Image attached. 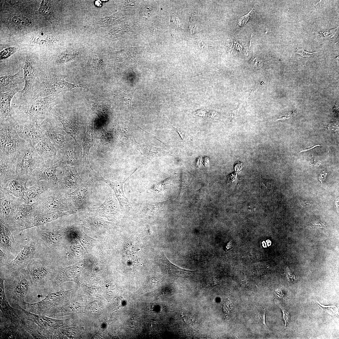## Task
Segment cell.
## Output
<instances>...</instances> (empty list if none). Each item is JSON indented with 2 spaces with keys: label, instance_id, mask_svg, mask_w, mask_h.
I'll use <instances>...</instances> for the list:
<instances>
[{
  "label": "cell",
  "instance_id": "cell-40",
  "mask_svg": "<svg viewBox=\"0 0 339 339\" xmlns=\"http://www.w3.org/2000/svg\"><path fill=\"white\" fill-rule=\"evenodd\" d=\"M76 232L80 242L86 250L91 248L95 243V241L97 240L88 236L82 230L77 229Z\"/></svg>",
  "mask_w": 339,
  "mask_h": 339
},
{
  "label": "cell",
  "instance_id": "cell-54",
  "mask_svg": "<svg viewBox=\"0 0 339 339\" xmlns=\"http://www.w3.org/2000/svg\"><path fill=\"white\" fill-rule=\"evenodd\" d=\"M312 228H323L326 225L321 222H311L309 223V225Z\"/></svg>",
  "mask_w": 339,
  "mask_h": 339
},
{
  "label": "cell",
  "instance_id": "cell-9",
  "mask_svg": "<svg viewBox=\"0 0 339 339\" xmlns=\"http://www.w3.org/2000/svg\"><path fill=\"white\" fill-rule=\"evenodd\" d=\"M66 293L62 291L50 292L41 300L34 303L24 302L25 309L34 314L43 315L60 302L65 297Z\"/></svg>",
  "mask_w": 339,
  "mask_h": 339
},
{
  "label": "cell",
  "instance_id": "cell-15",
  "mask_svg": "<svg viewBox=\"0 0 339 339\" xmlns=\"http://www.w3.org/2000/svg\"><path fill=\"white\" fill-rule=\"evenodd\" d=\"M65 165L57 157L52 159L44 161L36 178L37 182L40 180L48 182L53 186L57 185L58 178L56 175L57 168H61Z\"/></svg>",
  "mask_w": 339,
  "mask_h": 339
},
{
  "label": "cell",
  "instance_id": "cell-62",
  "mask_svg": "<svg viewBox=\"0 0 339 339\" xmlns=\"http://www.w3.org/2000/svg\"><path fill=\"white\" fill-rule=\"evenodd\" d=\"M289 116V115H288L287 116H283L281 118H279L277 119V120H282V119H284L289 118H290V117Z\"/></svg>",
  "mask_w": 339,
  "mask_h": 339
},
{
  "label": "cell",
  "instance_id": "cell-55",
  "mask_svg": "<svg viewBox=\"0 0 339 339\" xmlns=\"http://www.w3.org/2000/svg\"><path fill=\"white\" fill-rule=\"evenodd\" d=\"M171 22L174 24V25L177 27L180 26V23L179 18L176 15H173L172 17Z\"/></svg>",
  "mask_w": 339,
  "mask_h": 339
},
{
  "label": "cell",
  "instance_id": "cell-33",
  "mask_svg": "<svg viewBox=\"0 0 339 339\" xmlns=\"http://www.w3.org/2000/svg\"><path fill=\"white\" fill-rule=\"evenodd\" d=\"M42 229L41 233L44 238L49 244H56L61 240L62 236L65 233L66 228L65 227L44 228L39 227Z\"/></svg>",
  "mask_w": 339,
  "mask_h": 339
},
{
  "label": "cell",
  "instance_id": "cell-16",
  "mask_svg": "<svg viewBox=\"0 0 339 339\" xmlns=\"http://www.w3.org/2000/svg\"><path fill=\"white\" fill-rule=\"evenodd\" d=\"M88 211L99 216L108 218H114L120 213L118 202L114 195L109 196L99 207H91Z\"/></svg>",
  "mask_w": 339,
  "mask_h": 339
},
{
  "label": "cell",
  "instance_id": "cell-51",
  "mask_svg": "<svg viewBox=\"0 0 339 339\" xmlns=\"http://www.w3.org/2000/svg\"><path fill=\"white\" fill-rule=\"evenodd\" d=\"M17 49H6L0 53V59L7 58L14 53Z\"/></svg>",
  "mask_w": 339,
  "mask_h": 339
},
{
  "label": "cell",
  "instance_id": "cell-49",
  "mask_svg": "<svg viewBox=\"0 0 339 339\" xmlns=\"http://www.w3.org/2000/svg\"><path fill=\"white\" fill-rule=\"evenodd\" d=\"M282 309L283 314V317L285 321L284 328L287 326L288 325L290 322L291 319V316L290 313L285 309L282 308H280Z\"/></svg>",
  "mask_w": 339,
  "mask_h": 339
},
{
  "label": "cell",
  "instance_id": "cell-61",
  "mask_svg": "<svg viewBox=\"0 0 339 339\" xmlns=\"http://www.w3.org/2000/svg\"><path fill=\"white\" fill-rule=\"evenodd\" d=\"M95 4L97 6H101V2L100 0H97L95 2Z\"/></svg>",
  "mask_w": 339,
  "mask_h": 339
},
{
  "label": "cell",
  "instance_id": "cell-48",
  "mask_svg": "<svg viewBox=\"0 0 339 339\" xmlns=\"http://www.w3.org/2000/svg\"><path fill=\"white\" fill-rule=\"evenodd\" d=\"M253 12V9L251 10L248 13L239 19L238 22L239 26L241 27L246 24L248 20Z\"/></svg>",
  "mask_w": 339,
  "mask_h": 339
},
{
  "label": "cell",
  "instance_id": "cell-11",
  "mask_svg": "<svg viewBox=\"0 0 339 339\" xmlns=\"http://www.w3.org/2000/svg\"><path fill=\"white\" fill-rule=\"evenodd\" d=\"M14 121L15 128L19 136L34 147L46 135L36 122L19 123Z\"/></svg>",
  "mask_w": 339,
  "mask_h": 339
},
{
  "label": "cell",
  "instance_id": "cell-20",
  "mask_svg": "<svg viewBox=\"0 0 339 339\" xmlns=\"http://www.w3.org/2000/svg\"><path fill=\"white\" fill-rule=\"evenodd\" d=\"M17 159L0 157V189L7 182L17 176L16 167Z\"/></svg>",
  "mask_w": 339,
  "mask_h": 339
},
{
  "label": "cell",
  "instance_id": "cell-47",
  "mask_svg": "<svg viewBox=\"0 0 339 339\" xmlns=\"http://www.w3.org/2000/svg\"><path fill=\"white\" fill-rule=\"evenodd\" d=\"M70 249L72 255L77 257L82 256L84 251L83 248L80 245L71 246Z\"/></svg>",
  "mask_w": 339,
  "mask_h": 339
},
{
  "label": "cell",
  "instance_id": "cell-22",
  "mask_svg": "<svg viewBox=\"0 0 339 339\" xmlns=\"http://www.w3.org/2000/svg\"><path fill=\"white\" fill-rule=\"evenodd\" d=\"M34 147L44 161L54 159L57 157V150L47 135L43 137Z\"/></svg>",
  "mask_w": 339,
  "mask_h": 339
},
{
  "label": "cell",
  "instance_id": "cell-25",
  "mask_svg": "<svg viewBox=\"0 0 339 339\" xmlns=\"http://www.w3.org/2000/svg\"><path fill=\"white\" fill-rule=\"evenodd\" d=\"M27 182L16 177L9 180L4 186L0 189L4 191L10 195L17 198L23 199L24 194L27 189Z\"/></svg>",
  "mask_w": 339,
  "mask_h": 339
},
{
  "label": "cell",
  "instance_id": "cell-5",
  "mask_svg": "<svg viewBox=\"0 0 339 339\" xmlns=\"http://www.w3.org/2000/svg\"><path fill=\"white\" fill-rule=\"evenodd\" d=\"M1 14V22L13 35L27 33L41 28L44 20L33 12H3Z\"/></svg>",
  "mask_w": 339,
  "mask_h": 339
},
{
  "label": "cell",
  "instance_id": "cell-50",
  "mask_svg": "<svg viewBox=\"0 0 339 339\" xmlns=\"http://www.w3.org/2000/svg\"><path fill=\"white\" fill-rule=\"evenodd\" d=\"M297 51L296 52L294 53L296 54H299L302 56L303 57H310L312 56L315 55V54L317 53L318 52H316L313 53L309 52L307 51H305L304 50L303 48L299 49L298 48H297Z\"/></svg>",
  "mask_w": 339,
  "mask_h": 339
},
{
  "label": "cell",
  "instance_id": "cell-53",
  "mask_svg": "<svg viewBox=\"0 0 339 339\" xmlns=\"http://www.w3.org/2000/svg\"><path fill=\"white\" fill-rule=\"evenodd\" d=\"M266 313V310L265 309H263L262 310V311L260 312V313H259L258 316L259 318L260 319L261 321V322L262 323V325L268 328L265 321V315Z\"/></svg>",
  "mask_w": 339,
  "mask_h": 339
},
{
  "label": "cell",
  "instance_id": "cell-35",
  "mask_svg": "<svg viewBox=\"0 0 339 339\" xmlns=\"http://www.w3.org/2000/svg\"><path fill=\"white\" fill-rule=\"evenodd\" d=\"M23 247V249L10 263L12 267H15L26 263L34 254L35 246L32 242H30Z\"/></svg>",
  "mask_w": 339,
  "mask_h": 339
},
{
  "label": "cell",
  "instance_id": "cell-13",
  "mask_svg": "<svg viewBox=\"0 0 339 339\" xmlns=\"http://www.w3.org/2000/svg\"><path fill=\"white\" fill-rule=\"evenodd\" d=\"M80 147L78 143L71 139L62 148L58 149L57 158L65 165L76 166L80 161Z\"/></svg>",
  "mask_w": 339,
  "mask_h": 339
},
{
  "label": "cell",
  "instance_id": "cell-46",
  "mask_svg": "<svg viewBox=\"0 0 339 339\" xmlns=\"http://www.w3.org/2000/svg\"><path fill=\"white\" fill-rule=\"evenodd\" d=\"M0 236L1 246L8 249H10V241L11 239L9 237L1 231H0Z\"/></svg>",
  "mask_w": 339,
  "mask_h": 339
},
{
  "label": "cell",
  "instance_id": "cell-45",
  "mask_svg": "<svg viewBox=\"0 0 339 339\" xmlns=\"http://www.w3.org/2000/svg\"><path fill=\"white\" fill-rule=\"evenodd\" d=\"M90 106L94 114H96L101 118L105 116V110L101 104L98 103H92Z\"/></svg>",
  "mask_w": 339,
  "mask_h": 339
},
{
  "label": "cell",
  "instance_id": "cell-39",
  "mask_svg": "<svg viewBox=\"0 0 339 339\" xmlns=\"http://www.w3.org/2000/svg\"><path fill=\"white\" fill-rule=\"evenodd\" d=\"M134 91H124L119 94L117 99L120 106L128 110L131 107L132 100Z\"/></svg>",
  "mask_w": 339,
  "mask_h": 339
},
{
  "label": "cell",
  "instance_id": "cell-37",
  "mask_svg": "<svg viewBox=\"0 0 339 339\" xmlns=\"http://www.w3.org/2000/svg\"><path fill=\"white\" fill-rule=\"evenodd\" d=\"M29 288V284L28 281L26 279L20 277L13 289L14 296L19 300H23L27 293Z\"/></svg>",
  "mask_w": 339,
  "mask_h": 339
},
{
  "label": "cell",
  "instance_id": "cell-38",
  "mask_svg": "<svg viewBox=\"0 0 339 339\" xmlns=\"http://www.w3.org/2000/svg\"><path fill=\"white\" fill-rule=\"evenodd\" d=\"M168 202L146 203L143 206L142 212L147 215H153L166 209L168 205Z\"/></svg>",
  "mask_w": 339,
  "mask_h": 339
},
{
  "label": "cell",
  "instance_id": "cell-28",
  "mask_svg": "<svg viewBox=\"0 0 339 339\" xmlns=\"http://www.w3.org/2000/svg\"><path fill=\"white\" fill-rule=\"evenodd\" d=\"M83 211L80 213L81 220L84 226L89 228L95 230L105 229L110 223L94 213Z\"/></svg>",
  "mask_w": 339,
  "mask_h": 339
},
{
  "label": "cell",
  "instance_id": "cell-34",
  "mask_svg": "<svg viewBox=\"0 0 339 339\" xmlns=\"http://www.w3.org/2000/svg\"><path fill=\"white\" fill-rule=\"evenodd\" d=\"M59 41V38L49 33H40L35 35L30 39V43L34 45L47 46L52 45Z\"/></svg>",
  "mask_w": 339,
  "mask_h": 339
},
{
  "label": "cell",
  "instance_id": "cell-43",
  "mask_svg": "<svg viewBox=\"0 0 339 339\" xmlns=\"http://www.w3.org/2000/svg\"><path fill=\"white\" fill-rule=\"evenodd\" d=\"M48 273L46 268L40 266L35 269L33 270L32 275L35 280L39 281L46 277Z\"/></svg>",
  "mask_w": 339,
  "mask_h": 339
},
{
  "label": "cell",
  "instance_id": "cell-4",
  "mask_svg": "<svg viewBox=\"0 0 339 339\" xmlns=\"http://www.w3.org/2000/svg\"><path fill=\"white\" fill-rule=\"evenodd\" d=\"M44 163L34 148L28 143L19 156L16 173L18 177L33 186L36 183L38 173Z\"/></svg>",
  "mask_w": 339,
  "mask_h": 339
},
{
  "label": "cell",
  "instance_id": "cell-12",
  "mask_svg": "<svg viewBox=\"0 0 339 339\" xmlns=\"http://www.w3.org/2000/svg\"><path fill=\"white\" fill-rule=\"evenodd\" d=\"M36 203H22L14 212L6 223L10 227L22 226L20 230L35 216Z\"/></svg>",
  "mask_w": 339,
  "mask_h": 339
},
{
  "label": "cell",
  "instance_id": "cell-57",
  "mask_svg": "<svg viewBox=\"0 0 339 339\" xmlns=\"http://www.w3.org/2000/svg\"><path fill=\"white\" fill-rule=\"evenodd\" d=\"M328 174L327 173L325 172L324 171L322 172V173L320 174V175L319 177V179L321 183L322 184V182L325 181L326 178V177L327 175Z\"/></svg>",
  "mask_w": 339,
  "mask_h": 339
},
{
  "label": "cell",
  "instance_id": "cell-32",
  "mask_svg": "<svg viewBox=\"0 0 339 339\" xmlns=\"http://www.w3.org/2000/svg\"><path fill=\"white\" fill-rule=\"evenodd\" d=\"M3 12H31V3L29 1H5ZM3 6V7H4Z\"/></svg>",
  "mask_w": 339,
  "mask_h": 339
},
{
  "label": "cell",
  "instance_id": "cell-36",
  "mask_svg": "<svg viewBox=\"0 0 339 339\" xmlns=\"http://www.w3.org/2000/svg\"><path fill=\"white\" fill-rule=\"evenodd\" d=\"M52 113L57 116L58 120L62 124L64 131L77 143L78 140V134L79 130L77 128L76 125L71 119L65 117L61 115L55 110H53Z\"/></svg>",
  "mask_w": 339,
  "mask_h": 339
},
{
  "label": "cell",
  "instance_id": "cell-3",
  "mask_svg": "<svg viewBox=\"0 0 339 339\" xmlns=\"http://www.w3.org/2000/svg\"><path fill=\"white\" fill-rule=\"evenodd\" d=\"M68 196L62 191L57 185L51 187L34 202L36 203L35 216L51 212L78 209L73 206Z\"/></svg>",
  "mask_w": 339,
  "mask_h": 339
},
{
  "label": "cell",
  "instance_id": "cell-44",
  "mask_svg": "<svg viewBox=\"0 0 339 339\" xmlns=\"http://www.w3.org/2000/svg\"><path fill=\"white\" fill-rule=\"evenodd\" d=\"M77 54L73 52H69L61 54L56 61V63L60 64L67 63L72 61L76 57Z\"/></svg>",
  "mask_w": 339,
  "mask_h": 339
},
{
  "label": "cell",
  "instance_id": "cell-30",
  "mask_svg": "<svg viewBox=\"0 0 339 339\" xmlns=\"http://www.w3.org/2000/svg\"><path fill=\"white\" fill-rule=\"evenodd\" d=\"M24 81L20 71L13 74L2 76L0 77V92H5L17 88L16 86Z\"/></svg>",
  "mask_w": 339,
  "mask_h": 339
},
{
  "label": "cell",
  "instance_id": "cell-63",
  "mask_svg": "<svg viewBox=\"0 0 339 339\" xmlns=\"http://www.w3.org/2000/svg\"><path fill=\"white\" fill-rule=\"evenodd\" d=\"M310 204V203L308 202H303V203H302V205L303 206H307L308 205H309Z\"/></svg>",
  "mask_w": 339,
  "mask_h": 339
},
{
  "label": "cell",
  "instance_id": "cell-29",
  "mask_svg": "<svg viewBox=\"0 0 339 339\" xmlns=\"http://www.w3.org/2000/svg\"><path fill=\"white\" fill-rule=\"evenodd\" d=\"M94 119H92L87 124V129L83 143V154L82 162L86 169L90 166L89 160V152L90 148L93 146Z\"/></svg>",
  "mask_w": 339,
  "mask_h": 339
},
{
  "label": "cell",
  "instance_id": "cell-59",
  "mask_svg": "<svg viewBox=\"0 0 339 339\" xmlns=\"http://www.w3.org/2000/svg\"><path fill=\"white\" fill-rule=\"evenodd\" d=\"M320 146V145H314V146H309V147H307L305 148L304 149H303V150H302L301 151H300L299 152V153H301V152H306V151L309 150L314 148H315V147L319 146Z\"/></svg>",
  "mask_w": 339,
  "mask_h": 339
},
{
  "label": "cell",
  "instance_id": "cell-41",
  "mask_svg": "<svg viewBox=\"0 0 339 339\" xmlns=\"http://www.w3.org/2000/svg\"><path fill=\"white\" fill-rule=\"evenodd\" d=\"M164 120L165 124L169 127L177 132L184 141H191L194 140V137L187 131L181 128H177L173 126L165 115L164 116Z\"/></svg>",
  "mask_w": 339,
  "mask_h": 339
},
{
  "label": "cell",
  "instance_id": "cell-1",
  "mask_svg": "<svg viewBox=\"0 0 339 339\" xmlns=\"http://www.w3.org/2000/svg\"><path fill=\"white\" fill-rule=\"evenodd\" d=\"M57 94L35 97L21 103L12 113V117L19 123L36 122L40 125L49 116L53 107L58 103Z\"/></svg>",
  "mask_w": 339,
  "mask_h": 339
},
{
  "label": "cell",
  "instance_id": "cell-8",
  "mask_svg": "<svg viewBox=\"0 0 339 339\" xmlns=\"http://www.w3.org/2000/svg\"><path fill=\"white\" fill-rule=\"evenodd\" d=\"M61 169L62 173L58 178L57 185L62 191L68 195L76 190L84 181L79 176L76 166L66 165Z\"/></svg>",
  "mask_w": 339,
  "mask_h": 339
},
{
  "label": "cell",
  "instance_id": "cell-18",
  "mask_svg": "<svg viewBox=\"0 0 339 339\" xmlns=\"http://www.w3.org/2000/svg\"><path fill=\"white\" fill-rule=\"evenodd\" d=\"M81 212L77 209L63 212H51L34 216L22 229V230L43 226L58 218Z\"/></svg>",
  "mask_w": 339,
  "mask_h": 339
},
{
  "label": "cell",
  "instance_id": "cell-24",
  "mask_svg": "<svg viewBox=\"0 0 339 339\" xmlns=\"http://www.w3.org/2000/svg\"><path fill=\"white\" fill-rule=\"evenodd\" d=\"M158 262L169 273L180 277L186 278L192 276L197 271L185 270L176 266L172 263L163 253H161V257L158 260Z\"/></svg>",
  "mask_w": 339,
  "mask_h": 339
},
{
  "label": "cell",
  "instance_id": "cell-17",
  "mask_svg": "<svg viewBox=\"0 0 339 339\" xmlns=\"http://www.w3.org/2000/svg\"><path fill=\"white\" fill-rule=\"evenodd\" d=\"M27 318L35 323L42 329L54 330L66 325L67 320H59L43 315L34 314L22 309Z\"/></svg>",
  "mask_w": 339,
  "mask_h": 339
},
{
  "label": "cell",
  "instance_id": "cell-10",
  "mask_svg": "<svg viewBox=\"0 0 339 339\" xmlns=\"http://www.w3.org/2000/svg\"><path fill=\"white\" fill-rule=\"evenodd\" d=\"M42 129L58 149L63 148L71 138L57 126L49 116L40 125Z\"/></svg>",
  "mask_w": 339,
  "mask_h": 339
},
{
  "label": "cell",
  "instance_id": "cell-19",
  "mask_svg": "<svg viewBox=\"0 0 339 339\" xmlns=\"http://www.w3.org/2000/svg\"><path fill=\"white\" fill-rule=\"evenodd\" d=\"M83 264L81 262L72 266L60 268L56 279V282L61 284L66 282L72 281L79 284V277Z\"/></svg>",
  "mask_w": 339,
  "mask_h": 339
},
{
  "label": "cell",
  "instance_id": "cell-60",
  "mask_svg": "<svg viewBox=\"0 0 339 339\" xmlns=\"http://www.w3.org/2000/svg\"><path fill=\"white\" fill-rule=\"evenodd\" d=\"M0 259L1 261H2L3 260H4L6 256V255L1 250H0Z\"/></svg>",
  "mask_w": 339,
  "mask_h": 339
},
{
  "label": "cell",
  "instance_id": "cell-27",
  "mask_svg": "<svg viewBox=\"0 0 339 339\" xmlns=\"http://www.w3.org/2000/svg\"><path fill=\"white\" fill-rule=\"evenodd\" d=\"M19 91L18 88L17 87L7 92L0 93V121L6 119L8 117H12L10 108L11 102L13 97Z\"/></svg>",
  "mask_w": 339,
  "mask_h": 339
},
{
  "label": "cell",
  "instance_id": "cell-42",
  "mask_svg": "<svg viewBox=\"0 0 339 339\" xmlns=\"http://www.w3.org/2000/svg\"><path fill=\"white\" fill-rule=\"evenodd\" d=\"M103 60L100 56L98 55L94 54L90 59L89 66L92 69L100 68L104 66Z\"/></svg>",
  "mask_w": 339,
  "mask_h": 339
},
{
  "label": "cell",
  "instance_id": "cell-14",
  "mask_svg": "<svg viewBox=\"0 0 339 339\" xmlns=\"http://www.w3.org/2000/svg\"><path fill=\"white\" fill-rule=\"evenodd\" d=\"M23 203L22 199L14 197L6 191L0 190V220L7 223L14 212Z\"/></svg>",
  "mask_w": 339,
  "mask_h": 339
},
{
  "label": "cell",
  "instance_id": "cell-52",
  "mask_svg": "<svg viewBox=\"0 0 339 339\" xmlns=\"http://www.w3.org/2000/svg\"><path fill=\"white\" fill-rule=\"evenodd\" d=\"M284 274L289 281H293L295 279L294 275L291 272L288 267H287L286 271Z\"/></svg>",
  "mask_w": 339,
  "mask_h": 339
},
{
  "label": "cell",
  "instance_id": "cell-6",
  "mask_svg": "<svg viewBox=\"0 0 339 339\" xmlns=\"http://www.w3.org/2000/svg\"><path fill=\"white\" fill-rule=\"evenodd\" d=\"M66 77L65 75H56L43 77L34 86L35 97L57 94L61 92L70 91L75 88L87 89L85 85L73 84L66 82L65 80Z\"/></svg>",
  "mask_w": 339,
  "mask_h": 339
},
{
  "label": "cell",
  "instance_id": "cell-58",
  "mask_svg": "<svg viewBox=\"0 0 339 339\" xmlns=\"http://www.w3.org/2000/svg\"><path fill=\"white\" fill-rule=\"evenodd\" d=\"M199 47L200 48L204 49L206 48L208 45V43L206 41L204 40H201L198 43Z\"/></svg>",
  "mask_w": 339,
  "mask_h": 339
},
{
  "label": "cell",
  "instance_id": "cell-2",
  "mask_svg": "<svg viewBox=\"0 0 339 339\" xmlns=\"http://www.w3.org/2000/svg\"><path fill=\"white\" fill-rule=\"evenodd\" d=\"M0 157L15 159L28 143L19 135L12 117L0 121Z\"/></svg>",
  "mask_w": 339,
  "mask_h": 339
},
{
  "label": "cell",
  "instance_id": "cell-21",
  "mask_svg": "<svg viewBox=\"0 0 339 339\" xmlns=\"http://www.w3.org/2000/svg\"><path fill=\"white\" fill-rule=\"evenodd\" d=\"M23 70V78L25 83L22 90V94L23 96H26L31 90L36 77L35 62L33 58L29 55H26Z\"/></svg>",
  "mask_w": 339,
  "mask_h": 339
},
{
  "label": "cell",
  "instance_id": "cell-23",
  "mask_svg": "<svg viewBox=\"0 0 339 339\" xmlns=\"http://www.w3.org/2000/svg\"><path fill=\"white\" fill-rule=\"evenodd\" d=\"M53 186L48 182L40 180L28 188L23 198L24 203L31 204Z\"/></svg>",
  "mask_w": 339,
  "mask_h": 339
},
{
  "label": "cell",
  "instance_id": "cell-56",
  "mask_svg": "<svg viewBox=\"0 0 339 339\" xmlns=\"http://www.w3.org/2000/svg\"><path fill=\"white\" fill-rule=\"evenodd\" d=\"M326 129L329 130L332 132H335L337 129V126L333 124H330L325 126Z\"/></svg>",
  "mask_w": 339,
  "mask_h": 339
},
{
  "label": "cell",
  "instance_id": "cell-7",
  "mask_svg": "<svg viewBox=\"0 0 339 339\" xmlns=\"http://www.w3.org/2000/svg\"><path fill=\"white\" fill-rule=\"evenodd\" d=\"M95 179L89 175L87 180L84 181L74 191L68 196L74 207L81 211H87L90 207L93 198L92 191Z\"/></svg>",
  "mask_w": 339,
  "mask_h": 339
},
{
  "label": "cell",
  "instance_id": "cell-26",
  "mask_svg": "<svg viewBox=\"0 0 339 339\" xmlns=\"http://www.w3.org/2000/svg\"><path fill=\"white\" fill-rule=\"evenodd\" d=\"M127 179L122 182L106 180L103 177L100 180V181L105 183L113 189L119 202L121 208L125 210H128L131 207V204L126 198L123 190V184Z\"/></svg>",
  "mask_w": 339,
  "mask_h": 339
},
{
  "label": "cell",
  "instance_id": "cell-31",
  "mask_svg": "<svg viewBox=\"0 0 339 339\" xmlns=\"http://www.w3.org/2000/svg\"><path fill=\"white\" fill-rule=\"evenodd\" d=\"M36 13L50 22L53 27H55L57 18L55 8L52 1H42Z\"/></svg>",
  "mask_w": 339,
  "mask_h": 339
}]
</instances>
